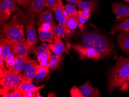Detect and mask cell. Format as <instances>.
I'll return each mask as SVG.
<instances>
[{"label":"cell","mask_w":129,"mask_h":97,"mask_svg":"<svg viewBox=\"0 0 129 97\" xmlns=\"http://www.w3.org/2000/svg\"><path fill=\"white\" fill-rule=\"evenodd\" d=\"M27 16L19 9L11 19L4 24L1 30V37H6L14 42H24V29L26 27Z\"/></svg>","instance_id":"7a4b0ae2"},{"label":"cell","mask_w":129,"mask_h":97,"mask_svg":"<svg viewBox=\"0 0 129 97\" xmlns=\"http://www.w3.org/2000/svg\"><path fill=\"white\" fill-rule=\"evenodd\" d=\"M127 59H128V61H129V58H127Z\"/></svg>","instance_id":"ee69618b"},{"label":"cell","mask_w":129,"mask_h":97,"mask_svg":"<svg viewBox=\"0 0 129 97\" xmlns=\"http://www.w3.org/2000/svg\"><path fill=\"white\" fill-rule=\"evenodd\" d=\"M54 37L53 40H55L58 38L64 39L66 35L63 27L61 24L55 26L54 27Z\"/></svg>","instance_id":"f1b7e54d"},{"label":"cell","mask_w":129,"mask_h":97,"mask_svg":"<svg viewBox=\"0 0 129 97\" xmlns=\"http://www.w3.org/2000/svg\"><path fill=\"white\" fill-rule=\"evenodd\" d=\"M55 25L54 24L49 23H45L43 24L39 28L41 30L44 31H53Z\"/></svg>","instance_id":"836d02e7"},{"label":"cell","mask_w":129,"mask_h":97,"mask_svg":"<svg viewBox=\"0 0 129 97\" xmlns=\"http://www.w3.org/2000/svg\"><path fill=\"white\" fill-rule=\"evenodd\" d=\"M64 58V56H58L55 55L51 56L48 68L53 70L59 69Z\"/></svg>","instance_id":"d4e9b609"},{"label":"cell","mask_w":129,"mask_h":97,"mask_svg":"<svg viewBox=\"0 0 129 97\" xmlns=\"http://www.w3.org/2000/svg\"><path fill=\"white\" fill-rule=\"evenodd\" d=\"M124 1H126L129 3V0H124Z\"/></svg>","instance_id":"b9f144b4"},{"label":"cell","mask_w":129,"mask_h":97,"mask_svg":"<svg viewBox=\"0 0 129 97\" xmlns=\"http://www.w3.org/2000/svg\"><path fill=\"white\" fill-rule=\"evenodd\" d=\"M60 0H45V6L50 10L54 11L56 6L59 3Z\"/></svg>","instance_id":"1f68e13d"},{"label":"cell","mask_w":129,"mask_h":97,"mask_svg":"<svg viewBox=\"0 0 129 97\" xmlns=\"http://www.w3.org/2000/svg\"><path fill=\"white\" fill-rule=\"evenodd\" d=\"M78 12V19L79 24H84L89 18L91 12L90 10L84 9L79 10Z\"/></svg>","instance_id":"4316f807"},{"label":"cell","mask_w":129,"mask_h":97,"mask_svg":"<svg viewBox=\"0 0 129 97\" xmlns=\"http://www.w3.org/2000/svg\"><path fill=\"white\" fill-rule=\"evenodd\" d=\"M121 31H129V18L125 19L120 23L114 25L111 30V34L114 35L117 33Z\"/></svg>","instance_id":"7402d4cb"},{"label":"cell","mask_w":129,"mask_h":97,"mask_svg":"<svg viewBox=\"0 0 129 97\" xmlns=\"http://www.w3.org/2000/svg\"><path fill=\"white\" fill-rule=\"evenodd\" d=\"M45 84L43 85L40 86H35L32 83L25 84L21 82L16 89L14 90L16 92H18L22 95L25 94L28 92H35L38 90H40L45 88Z\"/></svg>","instance_id":"2e32d148"},{"label":"cell","mask_w":129,"mask_h":97,"mask_svg":"<svg viewBox=\"0 0 129 97\" xmlns=\"http://www.w3.org/2000/svg\"><path fill=\"white\" fill-rule=\"evenodd\" d=\"M28 55H16L13 71L19 73L23 70L26 64Z\"/></svg>","instance_id":"ac0fdd59"},{"label":"cell","mask_w":129,"mask_h":97,"mask_svg":"<svg viewBox=\"0 0 129 97\" xmlns=\"http://www.w3.org/2000/svg\"><path fill=\"white\" fill-rule=\"evenodd\" d=\"M38 62L36 60L27 57L25 66L19 73L21 82L25 84L31 83L37 72Z\"/></svg>","instance_id":"52a82bcc"},{"label":"cell","mask_w":129,"mask_h":97,"mask_svg":"<svg viewBox=\"0 0 129 97\" xmlns=\"http://www.w3.org/2000/svg\"><path fill=\"white\" fill-rule=\"evenodd\" d=\"M15 3L14 0H1L0 4V22L1 24L8 20L13 13L20 9Z\"/></svg>","instance_id":"ba28073f"},{"label":"cell","mask_w":129,"mask_h":97,"mask_svg":"<svg viewBox=\"0 0 129 97\" xmlns=\"http://www.w3.org/2000/svg\"><path fill=\"white\" fill-rule=\"evenodd\" d=\"M16 55L14 49L11 52L8 56L5 59V66L6 68L9 70L13 71L14 65V57Z\"/></svg>","instance_id":"83f0119b"},{"label":"cell","mask_w":129,"mask_h":97,"mask_svg":"<svg viewBox=\"0 0 129 97\" xmlns=\"http://www.w3.org/2000/svg\"><path fill=\"white\" fill-rule=\"evenodd\" d=\"M64 7L63 2L60 0L59 3L58 4L56 8L54 10L56 20L63 27L65 33L67 32L66 19L63 13V9Z\"/></svg>","instance_id":"e0dca14e"},{"label":"cell","mask_w":129,"mask_h":97,"mask_svg":"<svg viewBox=\"0 0 129 97\" xmlns=\"http://www.w3.org/2000/svg\"><path fill=\"white\" fill-rule=\"evenodd\" d=\"M14 49V41L5 37L4 47L2 53L0 54V57L4 61L8 56Z\"/></svg>","instance_id":"44dd1931"},{"label":"cell","mask_w":129,"mask_h":97,"mask_svg":"<svg viewBox=\"0 0 129 97\" xmlns=\"http://www.w3.org/2000/svg\"><path fill=\"white\" fill-rule=\"evenodd\" d=\"M51 56L50 50L42 54L37 58L39 65L48 67Z\"/></svg>","instance_id":"484cf974"},{"label":"cell","mask_w":129,"mask_h":97,"mask_svg":"<svg viewBox=\"0 0 129 97\" xmlns=\"http://www.w3.org/2000/svg\"><path fill=\"white\" fill-rule=\"evenodd\" d=\"M43 96L41 95L40 90H38L35 92V97H42Z\"/></svg>","instance_id":"ab89813d"},{"label":"cell","mask_w":129,"mask_h":97,"mask_svg":"<svg viewBox=\"0 0 129 97\" xmlns=\"http://www.w3.org/2000/svg\"><path fill=\"white\" fill-rule=\"evenodd\" d=\"M49 50H50V49L48 45L46 44L45 43H43L37 48L35 49V56L37 58H38L42 54Z\"/></svg>","instance_id":"f546056e"},{"label":"cell","mask_w":129,"mask_h":97,"mask_svg":"<svg viewBox=\"0 0 129 97\" xmlns=\"http://www.w3.org/2000/svg\"><path fill=\"white\" fill-rule=\"evenodd\" d=\"M64 8L68 13L69 16L78 15V12L76 10L75 5L69 4L64 6Z\"/></svg>","instance_id":"4dcf8cb0"},{"label":"cell","mask_w":129,"mask_h":97,"mask_svg":"<svg viewBox=\"0 0 129 97\" xmlns=\"http://www.w3.org/2000/svg\"><path fill=\"white\" fill-rule=\"evenodd\" d=\"M50 73V69L47 67L38 65L37 66V72L35 77L37 82L40 81L43 79L47 76Z\"/></svg>","instance_id":"603a6c76"},{"label":"cell","mask_w":129,"mask_h":97,"mask_svg":"<svg viewBox=\"0 0 129 97\" xmlns=\"http://www.w3.org/2000/svg\"><path fill=\"white\" fill-rule=\"evenodd\" d=\"M67 46V48L69 50L70 48H72L78 53L81 60H84L85 58L95 60H101L105 58L96 50L86 47L81 44H71L69 43Z\"/></svg>","instance_id":"8992f818"},{"label":"cell","mask_w":129,"mask_h":97,"mask_svg":"<svg viewBox=\"0 0 129 97\" xmlns=\"http://www.w3.org/2000/svg\"><path fill=\"white\" fill-rule=\"evenodd\" d=\"M3 97H22V95L18 92H16L14 90L8 92L4 95Z\"/></svg>","instance_id":"d590c367"},{"label":"cell","mask_w":129,"mask_h":97,"mask_svg":"<svg viewBox=\"0 0 129 97\" xmlns=\"http://www.w3.org/2000/svg\"><path fill=\"white\" fill-rule=\"evenodd\" d=\"M108 92L111 94L118 89L122 93L129 89V62L127 58L120 56L108 74Z\"/></svg>","instance_id":"6da1fadb"},{"label":"cell","mask_w":129,"mask_h":97,"mask_svg":"<svg viewBox=\"0 0 129 97\" xmlns=\"http://www.w3.org/2000/svg\"><path fill=\"white\" fill-rule=\"evenodd\" d=\"M36 20V24L39 27L45 23L54 24L52 14L50 10L45 11L38 14Z\"/></svg>","instance_id":"9a60e30c"},{"label":"cell","mask_w":129,"mask_h":97,"mask_svg":"<svg viewBox=\"0 0 129 97\" xmlns=\"http://www.w3.org/2000/svg\"><path fill=\"white\" fill-rule=\"evenodd\" d=\"M48 97H56V96L55 92H49L48 93Z\"/></svg>","instance_id":"60d3db41"},{"label":"cell","mask_w":129,"mask_h":97,"mask_svg":"<svg viewBox=\"0 0 129 97\" xmlns=\"http://www.w3.org/2000/svg\"><path fill=\"white\" fill-rule=\"evenodd\" d=\"M98 5L97 0H90L89 1H85L80 0L77 6L80 10L87 9L93 12L96 9Z\"/></svg>","instance_id":"ffe728a7"},{"label":"cell","mask_w":129,"mask_h":97,"mask_svg":"<svg viewBox=\"0 0 129 97\" xmlns=\"http://www.w3.org/2000/svg\"><path fill=\"white\" fill-rule=\"evenodd\" d=\"M116 39L122 50L129 55V31H122L117 36Z\"/></svg>","instance_id":"7c38bea8"},{"label":"cell","mask_w":129,"mask_h":97,"mask_svg":"<svg viewBox=\"0 0 129 97\" xmlns=\"http://www.w3.org/2000/svg\"><path fill=\"white\" fill-rule=\"evenodd\" d=\"M80 40L82 45L96 50L105 57L112 53L113 46L101 34L94 32H83L81 33Z\"/></svg>","instance_id":"3957f363"},{"label":"cell","mask_w":129,"mask_h":97,"mask_svg":"<svg viewBox=\"0 0 129 97\" xmlns=\"http://www.w3.org/2000/svg\"><path fill=\"white\" fill-rule=\"evenodd\" d=\"M14 49L16 55H28L33 51L27 40L20 42L14 41Z\"/></svg>","instance_id":"5bb4252c"},{"label":"cell","mask_w":129,"mask_h":97,"mask_svg":"<svg viewBox=\"0 0 129 97\" xmlns=\"http://www.w3.org/2000/svg\"><path fill=\"white\" fill-rule=\"evenodd\" d=\"M38 34L39 38L42 42H48L49 44L53 43L54 30L50 31H44L38 28Z\"/></svg>","instance_id":"cb8c5ba5"},{"label":"cell","mask_w":129,"mask_h":97,"mask_svg":"<svg viewBox=\"0 0 129 97\" xmlns=\"http://www.w3.org/2000/svg\"><path fill=\"white\" fill-rule=\"evenodd\" d=\"M78 87L84 97H98L101 95L98 87H92L89 81H87Z\"/></svg>","instance_id":"30bf717a"},{"label":"cell","mask_w":129,"mask_h":97,"mask_svg":"<svg viewBox=\"0 0 129 97\" xmlns=\"http://www.w3.org/2000/svg\"><path fill=\"white\" fill-rule=\"evenodd\" d=\"M26 29L27 42L29 46L35 52V47L38 42L37 31H36V22L37 14H26Z\"/></svg>","instance_id":"5b68a950"},{"label":"cell","mask_w":129,"mask_h":97,"mask_svg":"<svg viewBox=\"0 0 129 97\" xmlns=\"http://www.w3.org/2000/svg\"><path fill=\"white\" fill-rule=\"evenodd\" d=\"M80 0H67L68 3H71L75 4H77L79 2Z\"/></svg>","instance_id":"74e56055"},{"label":"cell","mask_w":129,"mask_h":97,"mask_svg":"<svg viewBox=\"0 0 129 97\" xmlns=\"http://www.w3.org/2000/svg\"><path fill=\"white\" fill-rule=\"evenodd\" d=\"M78 15L76 16H69L66 21V37L71 35L72 30H75L79 25L78 19Z\"/></svg>","instance_id":"d6986e66"},{"label":"cell","mask_w":129,"mask_h":97,"mask_svg":"<svg viewBox=\"0 0 129 97\" xmlns=\"http://www.w3.org/2000/svg\"><path fill=\"white\" fill-rule=\"evenodd\" d=\"M33 0H18L17 3L19 6L24 8H27Z\"/></svg>","instance_id":"e575fe53"},{"label":"cell","mask_w":129,"mask_h":97,"mask_svg":"<svg viewBox=\"0 0 129 97\" xmlns=\"http://www.w3.org/2000/svg\"><path fill=\"white\" fill-rule=\"evenodd\" d=\"M14 1H15V2H17V1H18V0H14Z\"/></svg>","instance_id":"7bdbcfd3"},{"label":"cell","mask_w":129,"mask_h":97,"mask_svg":"<svg viewBox=\"0 0 129 97\" xmlns=\"http://www.w3.org/2000/svg\"><path fill=\"white\" fill-rule=\"evenodd\" d=\"M4 61L3 60L2 58L0 57V68L4 67Z\"/></svg>","instance_id":"f35d334b"},{"label":"cell","mask_w":129,"mask_h":97,"mask_svg":"<svg viewBox=\"0 0 129 97\" xmlns=\"http://www.w3.org/2000/svg\"><path fill=\"white\" fill-rule=\"evenodd\" d=\"M45 0H33L26 10V14H38L43 12L45 7Z\"/></svg>","instance_id":"4fadbf2b"},{"label":"cell","mask_w":129,"mask_h":97,"mask_svg":"<svg viewBox=\"0 0 129 97\" xmlns=\"http://www.w3.org/2000/svg\"><path fill=\"white\" fill-rule=\"evenodd\" d=\"M1 95H3L9 91L16 89L21 83L19 74L13 71L0 68Z\"/></svg>","instance_id":"277c9868"},{"label":"cell","mask_w":129,"mask_h":97,"mask_svg":"<svg viewBox=\"0 0 129 97\" xmlns=\"http://www.w3.org/2000/svg\"><path fill=\"white\" fill-rule=\"evenodd\" d=\"M70 95L72 97H84L79 87L74 86L70 90Z\"/></svg>","instance_id":"d6a6232c"},{"label":"cell","mask_w":129,"mask_h":97,"mask_svg":"<svg viewBox=\"0 0 129 97\" xmlns=\"http://www.w3.org/2000/svg\"><path fill=\"white\" fill-rule=\"evenodd\" d=\"M48 46L50 50H52L57 56H61L64 53L69 54V50L64 45L62 39L58 38L54 40L53 43L49 44Z\"/></svg>","instance_id":"8fae6325"},{"label":"cell","mask_w":129,"mask_h":97,"mask_svg":"<svg viewBox=\"0 0 129 97\" xmlns=\"http://www.w3.org/2000/svg\"><path fill=\"white\" fill-rule=\"evenodd\" d=\"M112 9L114 14L117 17L116 19L122 21L125 18H129V6L118 3H113Z\"/></svg>","instance_id":"9c48e42d"},{"label":"cell","mask_w":129,"mask_h":97,"mask_svg":"<svg viewBox=\"0 0 129 97\" xmlns=\"http://www.w3.org/2000/svg\"><path fill=\"white\" fill-rule=\"evenodd\" d=\"M22 97H35V93L29 91L22 94Z\"/></svg>","instance_id":"8d00e7d4"}]
</instances>
